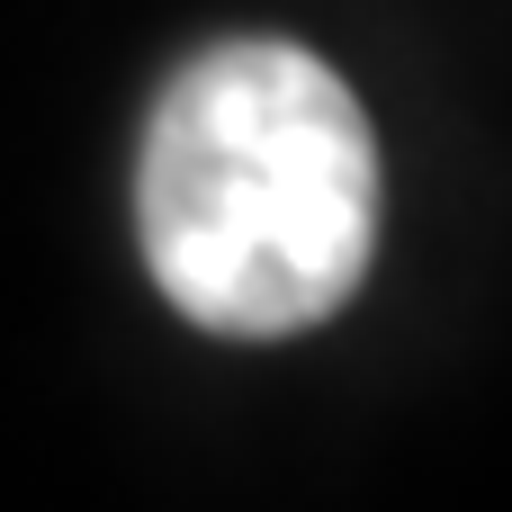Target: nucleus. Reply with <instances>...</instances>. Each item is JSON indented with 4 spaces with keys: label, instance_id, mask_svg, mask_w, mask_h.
Listing matches in <instances>:
<instances>
[{
    "label": "nucleus",
    "instance_id": "1",
    "mask_svg": "<svg viewBox=\"0 0 512 512\" xmlns=\"http://www.w3.org/2000/svg\"><path fill=\"white\" fill-rule=\"evenodd\" d=\"M162 297L234 342L324 324L378 243V144L306 45L234 36L171 72L135 162Z\"/></svg>",
    "mask_w": 512,
    "mask_h": 512
}]
</instances>
